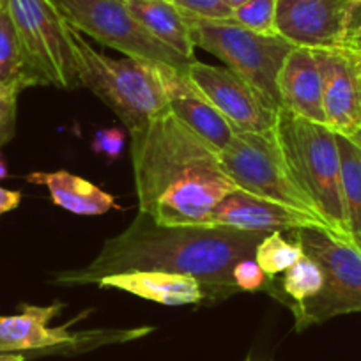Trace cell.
<instances>
[{"mask_svg":"<svg viewBox=\"0 0 361 361\" xmlns=\"http://www.w3.org/2000/svg\"><path fill=\"white\" fill-rule=\"evenodd\" d=\"M0 83L20 90L39 85L27 64L6 0H0Z\"/></svg>","mask_w":361,"mask_h":361,"instance_id":"obj_21","label":"cell"},{"mask_svg":"<svg viewBox=\"0 0 361 361\" xmlns=\"http://www.w3.org/2000/svg\"><path fill=\"white\" fill-rule=\"evenodd\" d=\"M80 85L92 90L128 128L135 131L169 109L165 64L99 54L71 27Z\"/></svg>","mask_w":361,"mask_h":361,"instance_id":"obj_4","label":"cell"},{"mask_svg":"<svg viewBox=\"0 0 361 361\" xmlns=\"http://www.w3.org/2000/svg\"><path fill=\"white\" fill-rule=\"evenodd\" d=\"M27 180L32 185L47 186L51 202L69 213L82 214V216H98V214L109 213L110 209H121L114 195L103 192L94 183L66 170L32 172L27 176Z\"/></svg>","mask_w":361,"mask_h":361,"instance_id":"obj_18","label":"cell"},{"mask_svg":"<svg viewBox=\"0 0 361 361\" xmlns=\"http://www.w3.org/2000/svg\"><path fill=\"white\" fill-rule=\"evenodd\" d=\"M354 137H356V138H357V140H360V142H361V130H360V131H357V133H356V135H354Z\"/></svg>","mask_w":361,"mask_h":361,"instance_id":"obj_35","label":"cell"},{"mask_svg":"<svg viewBox=\"0 0 361 361\" xmlns=\"http://www.w3.org/2000/svg\"><path fill=\"white\" fill-rule=\"evenodd\" d=\"M356 4H361V0H354V6Z\"/></svg>","mask_w":361,"mask_h":361,"instance_id":"obj_36","label":"cell"},{"mask_svg":"<svg viewBox=\"0 0 361 361\" xmlns=\"http://www.w3.org/2000/svg\"><path fill=\"white\" fill-rule=\"evenodd\" d=\"M130 135L138 211L159 225H207L239 190L218 152L169 109Z\"/></svg>","mask_w":361,"mask_h":361,"instance_id":"obj_2","label":"cell"},{"mask_svg":"<svg viewBox=\"0 0 361 361\" xmlns=\"http://www.w3.org/2000/svg\"><path fill=\"white\" fill-rule=\"evenodd\" d=\"M354 0H276V34L294 47H343Z\"/></svg>","mask_w":361,"mask_h":361,"instance_id":"obj_12","label":"cell"},{"mask_svg":"<svg viewBox=\"0 0 361 361\" xmlns=\"http://www.w3.org/2000/svg\"><path fill=\"white\" fill-rule=\"evenodd\" d=\"M279 92L282 109L314 123L326 124L321 71L312 48L294 47L289 51L280 69Z\"/></svg>","mask_w":361,"mask_h":361,"instance_id":"obj_16","label":"cell"},{"mask_svg":"<svg viewBox=\"0 0 361 361\" xmlns=\"http://www.w3.org/2000/svg\"><path fill=\"white\" fill-rule=\"evenodd\" d=\"M62 18L80 34H87L126 57L144 59L186 71L193 61L163 44L135 20L126 0H51ZM197 61V59H195Z\"/></svg>","mask_w":361,"mask_h":361,"instance_id":"obj_9","label":"cell"},{"mask_svg":"<svg viewBox=\"0 0 361 361\" xmlns=\"http://www.w3.org/2000/svg\"><path fill=\"white\" fill-rule=\"evenodd\" d=\"M275 131L298 188L314 204L333 238L353 246L335 131L286 109L276 112Z\"/></svg>","mask_w":361,"mask_h":361,"instance_id":"obj_3","label":"cell"},{"mask_svg":"<svg viewBox=\"0 0 361 361\" xmlns=\"http://www.w3.org/2000/svg\"><path fill=\"white\" fill-rule=\"evenodd\" d=\"M343 47L350 48V50L356 51V54L361 57V29L353 30V32L347 34L345 43H343Z\"/></svg>","mask_w":361,"mask_h":361,"instance_id":"obj_30","label":"cell"},{"mask_svg":"<svg viewBox=\"0 0 361 361\" xmlns=\"http://www.w3.org/2000/svg\"><path fill=\"white\" fill-rule=\"evenodd\" d=\"M305 255L303 246L298 239L287 241L282 232H269L260 239L255 248V262L262 267L267 279L273 280L279 273H286L290 266Z\"/></svg>","mask_w":361,"mask_h":361,"instance_id":"obj_23","label":"cell"},{"mask_svg":"<svg viewBox=\"0 0 361 361\" xmlns=\"http://www.w3.org/2000/svg\"><path fill=\"white\" fill-rule=\"evenodd\" d=\"M218 156L221 169L241 192L282 204L322 221L314 204L294 183L275 128L267 131L235 133L231 144Z\"/></svg>","mask_w":361,"mask_h":361,"instance_id":"obj_6","label":"cell"},{"mask_svg":"<svg viewBox=\"0 0 361 361\" xmlns=\"http://www.w3.org/2000/svg\"><path fill=\"white\" fill-rule=\"evenodd\" d=\"M225 2H227L228 6H231L232 9L234 8H238V6H241V4H245L246 0H225Z\"/></svg>","mask_w":361,"mask_h":361,"instance_id":"obj_34","label":"cell"},{"mask_svg":"<svg viewBox=\"0 0 361 361\" xmlns=\"http://www.w3.org/2000/svg\"><path fill=\"white\" fill-rule=\"evenodd\" d=\"M264 232L224 225H159L138 211L133 224L103 243L87 266L55 273L61 286H89L128 271H163L195 279L206 300L221 301L239 293L232 269L253 259Z\"/></svg>","mask_w":361,"mask_h":361,"instance_id":"obj_1","label":"cell"},{"mask_svg":"<svg viewBox=\"0 0 361 361\" xmlns=\"http://www.w3.org/2000/svg\"><path fill=\"white\" fill-rule=\"evenodd\" d=\"M342 161V188L353 248L361 255V142L354 135L336 133Z\"/></svg>","mask_w":361,"mask_h":361,"instance_id":"obj_20","label":"cell"},{"mask_svg":"<svg viewBox=\"0 0 361 361\" xmlns=\"http://www.w3.org/2000/svg\"><path fill=\"white\" fill-rule=\"evenodd\" d=\"M22 202V192H13V190L0 188V216L4 213L16 209Z\"/></svg>","mask_w":361,"mask_h":361,"instance_id":"obj_29","label":"cell"},{"mask_svg":"<svg viewBox=\"0 0 361 361\" xmlns=\"http://www.w3.org/2000/svg\"><path fill=\"white\" fill-rule=\"evenodd\" d=\"M61 308V303L48 307L22 305L20 314L0 315V353H83L106 343L140 338L151 331V328H138L71 333V322L50 328V321Z\"/></svg>","mask_w":361,"mask_h":361,"instance_id":"obj_10","label":"cell"},{"mask_svg":"<svg viewBox=\"0 0 361 361\" xmlns=\"http://www.w3.org/2000/svg\"><path fill=\"white\" fill-rule=\"evenodd\" d=\"M232 20L245 29L266 36L276 34V0H246L232 9Z\"/></svg>","mask_w":361,"mask_h":361,"instance_id":"obj_24","label":"cell"},{"mask_svg":"<svg viewBox=\"0 0 361 361\" xmlns=\"http://www.w3.org/2000/svg\"><path fill=\"white\" fill-rule=\"evenodd\" d=\"M102 289L124 290L133 296L165 305V307H186L199 305L206 300L202 286L195 279L163 271H128L109 275L98 282Z\"/></svg>","mask_w":361,"mask_h":361,"instance_id":"obj_17","label":"cell"},{"mask_svg":"<svg viewBox=\"0 0 361 361\" xmlns=\"http://www.w3.org/2000/svg\"><path fill=\"white\" fill-rule=\"evenodd\" d=\"M126 145V133L121 128H106V130H98L92 138L90 149L94 154L106 156L109 161H116Z\"/></svg>","mask_w":361,"mask_h":361,"instance_id":"obj_28","label":"cell"},{"mask_svg":"<svg viewBox=\"0 0 361 361\" xmlns=\"http://www.w3.org/2000/svg\"><path fill=\"white\" fill-rule=\"evenodd\" d=\"M8 177V165H6V159L0 154V180Z\"/></svg>","mask_w":361,"mask_h":361,"instance_id":"obj_33","label":"cell"},{"mask_svg":"<svg viewBox=\"0 0 361 361\" xmlns=\"http://www.w3.org/2000/svg\"><path fill=\"white\" fill-rule=\"evenodd\" d=\"M23 55L39 85H80L71 25L51 0H6Z\"/></svg>","mask_w":361,"mask_h":361,"instance_id":"obj_8","label":"cell"},{"mask_svg":"<svg viewBox=\"0 0 361 361\" xmlns=\"http://www.w3.org/2000/svg\"><path fill=\"white\" fill-rule=\"evenodd\" d=\"M165 89L170 112L220 154L238 131L195 89L186 71H177L166 66Z\"/></svg>","mask_w":361,"mask_h":361,"instance_id":"obj_15","label":"cell"},{"mask_svg":"<svg viewBox=\"0 0 361 361\" xmlns=\"http://www.w3.org/2000/svg\"><path fill=\"white\" fill-rule=\"evenodd\" d=\"M361 29V4H356L353 8V13H350V20H349V32L353 30Z\"/></svg>","mask_w":361,"mask_h":361,"instance_id":"obj_31","label":"cell"},{"mask_svg":"<svg viewBox=\"0 0 361 361\" xmlns=\"http://www.w3.org/2000/svg\"><path fill=\"white\" fill-rule=\"evenodd\" d=\"M301 243L305 255L324 271V287L315 298L290 305L298 331L322 324L328 319L361 312V255L322 228L305 227L289 231Z\"/></svg>","mask_w":361,"mask_h":361,"instance_id":"obj_7","label":"cell"},{"mask_svg":"<svg viewBox=\"0 0 361 361\" xmlns=\"http://www.w3.org/2000/svg\"><path fill=\"white\" fill-rule=\"evenodd\" d=\"M128 9L151 36L183 57L195 61L188 16L170 0H126Z\"/></svg>","mask_w":361,"mask_h":361,"instance_id":"obj_19","label":"cell"},{"mask_svg":"<svg viewBox=\"0 0 361 361\" xmlns=\"http://www.w3.org/2000/svg\"><path fill=\"white\" fill-rule=\"evenodd\" d=\"M326 124L335 133L361 130V57L347 47L317 48Z\"/></svg>","mask_w":361,"mask_h":361,"instance_id":"obj_13","label":"cell"},{"mask_svg":"<svg viewBox=\"0 0 361 361\" xmlns=\"http://www.w3.org/2000/svg\"><path fill=\"white\" fill-rule=\"evenodd\" d=\"M27 354L22 353H0V361H25Z\"/></svg>","mask_w":361,"mask_h":361,"instance_id":"obj_32","label":"cell"},{"mask_svg":"<svg viewBox=\"0 0 361 361\" xmlns=\"http://www.w3.org/2000/svg\"><path fill=\"white\" fill-rule=\"evenodd\" d=\"M22 90L0 83V147L8 144L16 131V103Z\"/></svg>","mask_w":361,"mask_h":361,"instance_id":"obj_26","label":"cell"},{"mask_svg":"<svg viewBox=\"0 0 361 361\" xmlns=\"http://www.w3.org/2000/svg\"><path fill=\"white\" fill-rule=\"evenodd\" d=\"M188 22L195 47L213 54L231 71L241 76L273 112L282 109L279 75L294 44L282 36L253 32L234 20H202L188 16Z\"/></svg>","mask_w":361,"mask_h":361,"instance_id":"obj_5","label":"cell"},{"mask_svg":"<svg viewBox=\"0 0 361 361\" xmlns=\"http://www.w3.org/2000/svg\"><path fill=\"white\" fill-rule=\"evenodd\" d=\"M190 82L228 121L238 133L273 130L276 112L264 103L257 90L228 68L193 61L186 69Z\"/></svg>","mask_w":361,"mask_h":361,"instance_id":"obj_11","label":"cell"},{"mask_svg":"<svg viewBox=\"0 0 361 361\" xmlns=\"http://www.w3.org/2000/svg\"><path fill=\"white\" fill-rule=\"evenodd\" d=\"M324 287V271L312 257L303 255L286 271L282 280V294L279 300L283 305H300L315 298Z\"/></svg>","mask_w":361,"mask_h":361,"instance_id":"obj_22","label":"cell"},{"mask_svg":"<svg viewBox=\"0 0 361 361\" xmlns=\"http://www.w3.org/2000/svg\"><path fill=\"white\" fill-rule=\"evenodd\" d=\"M209 225H224L248 232H289L296 228L314 227L329 232L322 221L296 209L259 199L250 193L235 190L228 193L209 218Z\"/></svg>","mask_w":361,"mask_h":361,"instance_id":"obj_14","label":"cell"},{"mask_svg":"<svg viewBox=\"0 0 361 361\" xmlns=\"http://www.w3.org/2000/svg\"><path fill=\"white\" fill-rule=\"evenodd\" d=\"M188 16L202 20H232V8L225 0H170Z\"/></svg>","mask_w":361,"mask_h":361,"instance_id":"obj_25","label":"cell"},{"mask_svg":"<svg viewBox=\"0 0 361 361\" xmlns=\"http://www.w3.org/2000/svg\"><path fill=\"white\" fill-rule=\"evenodd\" d=\"M232 279L235 287L243 293H253V290L264 289L271 282L262 267L255 262V259H243L232 269Z\"/></svg>","mask_w":361,"mask_h":361,"instance_id":"obj_27","label":"cell"}]
</instances>
